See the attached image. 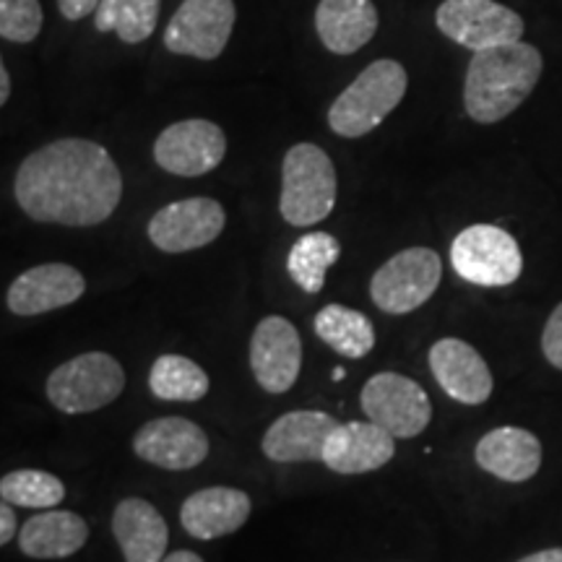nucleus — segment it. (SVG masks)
I'll use <instances>...</instances> for the list:
<instances>
[{"instance_id":"14","label":"nucleus","mask_w":562,"mask_h":562,"mask_svg":"<svg viewBox=\"0 0 562 562\" xmlns=\"http://www.w3.org/2000/svg\"><path fill=\"white\" fill-rule=\"evenodd\" d=\"M83 292H87V279L79 269L68 263H42L11 281L5 305L13 315L34 318V315L74 305L83 297Z\"/></svg>"},{"instance_id":"15","label":"nucleus","mask_w":562,"mask_h":562,"mask_svg":"<svg viewBox=\"0 0 562 562\" xmlns=\"http://www.w3.org/2000/svg\"><path fill=\"white\" fill-rule=\"evenodd\" d=\"M138 459L170 472H186L206 461L209 438L199 425L186 417H159L146 422L133 438Z\"/></svg>"},{"instance_id":"12","label":"nucleus","mask_w":562,"mask_h":562,"mask_svg":"<svg viewBox=\"0 0 562 562\" xmlns=\"http://www.w3.org/2000/svg\"><path fill=\"white\" fill-rule=\"evenodd\" d=\"M224 214L222 203L214 199H182L167 203L149 220V240L157 245L161 252H191L206 248L222 235Z\"/></svg>"},{"instance_id":"32","label":"nucleus","mask_w":562,"mask_h":562,"mask_svg":"<svg viewBox=\"0 0 562 562\" xmlns=\"http://www.w3.org/2000/svg\"><path fill=\"white\" fill-rule=\"evenodd\" d=\"M13 533H16V513H13L11 503L0 505V544H11Z\"/></svg>"},{"instance_id":"24","label":"nucleus","mask_w":562,"mask_h":562,"mask_svg":"<svg viewBox=\"0 0 562 562\" xmlns=\"http://www.w3.org/2000/svg\"><path fill=\"white\" fill-rule=\"evenodd\" d=\"M315 336L347 360H362L375 347V328L360 311L331 302L315 315Z\"/></svg>"},{"instance_id":"22","label":"nucleus","mask_w":562,"mask_h":562,"mask_svg":"<svg viewBox=\"0 0 562 562\" xmlns=\"http://www.w3.org/2000/svg\"><path fill=\"white\" fill-rule=\"evenodd\" d=\"M378 21L372 0H321L315 9V32L323 47L336 55L362 50L375 37Z\"/></svg>"},{"instance_id":"10","label":"nucleus","mask_w":562,"mask_h":562,"mask_svg":"<svg viewBox=\"0 0 562 562\" xmlns=\"http://www.w3.org/2000/svg\"><path fill=\"white\" fill-rule=\"evenodd\" d=\"M235 0H182L165 30V47L175 55L216 60L235 30Z\"/></svg>"},{"instance_id":"20","label":"nucleus","mask_w":562,"mask_h":562,"mask_svg":"<svg viewBox=\"0 0 562 562\" xmlns=\"http://www.w3.org/2000/svg\"><path fill=\"white\" fill-rule=\"evenodd\" d=\"M474 459L497 480L521 484L542 467V442L524 427H495L476 442Z\"/></svg>"},{"instance_id":"6","label":"nucleus","mask_w":562,"mask_h":562,"mask_svg":"<svg viewBox=\"0 0 562 562\" xmlns=\"http://www.w3.org/2000/svg\"><path fill=\"white\" fill-rule=\"evenodd\" d=\"M442 261L430 248H406L372 273L370 300L385 315H406L425 305L440 286Z\"/></svg>"},{"instance_id":"4","label":"nucleus","mask_w":562,"mask_h":562,"mask_svg":"<svg viewBox=\"0 0 562 562\" xmlns=\"http://www.w3.org/2000/svg\"><path fill=\"white\" fill-rule=\"evenodd\" d=\"M339 178L331 157L315 144H294L281 165L279 211L292 227H313L331 216Z\"/></svg>"},{"instance_id":"13","label":"nucleus","mask_w":562,"mask_h":562,"mask_svg":"<svg viewBox=\"0 0 562 562\" xmlns=\"http://www.w3.org/2000/svg\"><path fill=\"white\" fill-rule=\"evenodd\" d=\"M250 368L266 393H286L302 368V339L292 321L269 315L250 339Z\"/></svg>"},{"instance_id":"8","label":"nucleus","mask_w":562,"mask_h":562,"mask_svg":"<svg viewBox=\"0 0 562 562\" xmlns=\"http://www.w3.org/2000/svg\"><path fill=\"white\" fill-rule=\"evenodd\" d=\"M435 24L456 45L480 53L521 42L524 19L497 0H442Z\"/></svg>"},{"instance_id":"25","label":"nucleus","mask_w":562,"mask_h":562,"mask_svg":"<svg viewBox=\"0 0 562 562\" xmlns=\"http://www.w3.org/2000/svg\"><path fill=\"white\" fill-rule=\"evenodd\" d=\"M341 243L328 232H307L292 245L286 256V273L302 292L318 294L326 284V273L339 261Z\"/></svg>"},{"instance_id":"31","label":"nucleus","mask_w":562,"mask_h":562,"mask_svg":"<svg viewBox=\"0 0 562 562\" xmlns=\"http://www.w3.org/2000/svg\"><path fill=\"white\" fill-rule=\"evenodd\" d=\"M102 0H58V11L63 13V19L68 21H81L100 9Z\"/></svg>"},{"instance_id":"7","label":"nucleus","mask_w":562,"mask_h":562,"mask_svg":"<svg viewBox=\"0 0 562 562\" xmlns=\"http://www.w3.org/2000/svg\"><path fill=\"white\" fill-rule=\"evenodd\" d=\"M451 266L461 279L480 286H508L521 277L524 256L516 237L495 224H472L456 235Z\"/></svg>"},{"instance_id":"35","label":"nucleus","mask_w":562,"mask_h":562,"mask_svg":"<svg viewBox=\"0 0 562 562\" xmlns=\"http://www.w3.org/2000/svg\"><path fill=\"white\" fill-rule=\"evenodd\" d=\"M161 562H203V560L195 552H191V550H178V552L167 554V558L161 560Z\"/></svg>"},{"instance_id":"3","label":"nucleus","mask_w":562,"mask_h":562,"mask_svg":"<svg viewBox=\"0 0 562 562\" xmlns=\"http://www.w3.org/2000/svg\"><path fill=\"white\" fill-rule=\"evenodd\" d=\"M409 87V76L398 60H375L336 97L328 125L336 136L360 138L381 125L398 108Z\"/></svg>"},{"instance_id":"34","label":"nucleus","mask_w":562,"mask_h":562,"mask_svg":"<svg viewBox=\"0 0 562 562\" xmlns=\"http://www.w3.org/2000/svg\"><path fill=\"white\" fill-rule=\"evenodd\" d=\"M11 97V76H9V68L0 66V104L9 102Z\"/></svg>"},{"instance_id":"17","label":"nucleus","mask_w":562,"mask_h":562,"mask_svg":"<svg viewBox=\"0 0 562 562\" xmlns=\"http://www.w3.org/2000/svg\"><path fill=\"white\" fill-rule=\"evenodd\" d=\"M396 453V438L375 422H339L323 448V463L336 474H368Z\"/></svg>"},{"instance_id":"30","label":"nucleus","mask_w":562,"mask_h":562,"mask_svg":"<svg viewBox=\"0 0 562 562\" xmlns=\"http://www.w3.org/2000/svg\"><path fill=\"white\" fill-rule=\"evenodd\" d=\"M542 351H544V360L550 362L552 368L562 370V302L554 307L552 315L544 323Z\"/></svg>"},{"instance_id":"27","label":"nucleus","mask_w":562,"mask_h":562,"mask_svg":"<svg viewBox=\"0 0 562 562\" xmlns=\"http://www.w3.org/2000/svg\"><path fill=\"white\" fill-rule=\"evenodd\" d=\"M161 0H102L94 11L97 32H115L125 45H138L157 30Z\"/></svg>"},{"instance_id":"11","label":"nucleus","mask_w":562,"mask_h":562,"mask_svg":"<svg viewBox=\"0 0 562 562\" xmlns=\"http://www.w3.org/2000/svg\"><path fill=\"white\" fill-rule=\"evenodd\" d=\"M227 138L216 123L191 117L167 125L154 144V159L165 172L180 178H201L222 165Z\"/></svg>"},{"instance_id":"29","label":"nucleus","mask_w":562,"mask_h":562,"mask_svg":"<svg viewBox=\"0 0 562 562\" xmlns=\"http://www.w3.org/2000/svg\"><path fill=\"white\" fill-rule=\"evenodd\" d=\"M45 13L40 0H0V37L26 45L40 37Z\"/></svg>"},{"instance_id":"23","label":"nucleus","mask_w":562,"mask_h":562,"mask_svg":"<svg viewBox=\"0 0 562 562\" xmlns=\"http://www.w3.org/2000/svg\"><path fill=\"white\" fill-rule=\"evenodd\" d=\"M89 526L79 513L47 508L21 526L19 547L26 558L60 560L70 558L87 544Z\"/></svg>"},{"instance_id":"18","label":"nucleus","mask_w":562,"mask_h":562,"mask_svg":"<svg viewBox=\"0 0 562 562\" xmlns=\"http://www.w3.org/2000/svg\"><path fill=\"white\" fill-rule=\"evenodd\" d=\"M252 503L248 492L237 487H206L193 492L180 508L182 529L193 539L211 542L240 531L248 524Z\"/></svg>"},{"instance_id":"5","label":"nucleus","mask_w":562,"mask_h":562,"mask_svg":"<svg viewBox=\"0 0 562 562\" xmlns=\"http://www.w3.org/2000/svg\"><path fill=\"white\" fill-rule=\"evenodd\" d=\"M47 398L63 414L104 409L125 391L123 364L104 351H87L63 362L47 378Z\"/></svg>"},{"instance_id":"1","label":"nucleus","mask_w":562,"mask_h":562,"mask_svg":"<svg viewBox=\"0 0 562 562\" xmlns=\"http://www.w3.org/2000/svg\"><path fill=\"white\" fill-rule=\"evenodd\" d=\"M13 193L34 222L97 227L123 199V175L104 146L60 138L21 161Z\"/></svg>"},{"instance_id":"2","label":"nucleus","mask_w":562,"mask_h":562,"mask_svg":"<svg viewBox=\"0 0 562 562\" xmlns=\"http://www.w3.org/2000/svg\"><path fill=\"white\" fill-rule=\"evenodd\" d=\"M542 68V53L526 42H508L474 53L463 83L467 115L482 125L505 121L529 100Z\"/></svg>"},{"instance_id":"19","label":"nucleus","mask_w":562,"mask_h":562,"mask_svg":"<svg viewBox=\"0 0 562 562\" xmlns=\"http://www.w3.org/2000/svg\"><path fill=\"white\" fill-rule=\"evenodd\" d=\"M336 422L326 412H290L281 414L263 435V453L277 463H307L323 461L328 435L336 430Z\"/></svg>"},{"instance_id":"26","label":"nucleus","mask_w":562,"mask_h":562,"mask_svg":"<svg viewBox=\"0 0 562 562\" xmlns=\"http://www.w3.org/2000/svg\"><path fill=\"white\" fill-rule=\"evenodd\" d=\"M149 389L159 402H201L211 389L206 370L182 355H161L149 372Z\"/></svg>"},{"instance_id":"9","label":"nucleus","mask_w":562,"mask_h":562,"mask_svg":"<svg viewBox=\"0 0 562 562\" xmlns=\"http://www.w3.org/2000/svg\"><path fill=\"white\" fill-rule=\"evenodd\" d=\"M360 404L370 422L381 425L396 440H412L427 430L432 404L425 389L398 372H378L360 393Z\"/></svg>"},{"instance_id":"28","label":"nucleus","mask_w":562,"mask_h":562,"mask_svg":"<svg viewBox=\"0 0 562 562\" xmlns=\"http://www.w3.org/2000/svg\"><path fill=\"white\" fill-rule=\"evenodd\" d=\"M0 497L19 508L47 510L63 503L66 484L58 476L40 472V469H16L0 480Z\"/></svg>"},{"instance_id":"16","label":"nucleus","mask_w":562,"mask_h":562,"mask_svg":"<svg viewBox=\"0 0 562 562\" xmlns=\"http://www.w3.org/2000/svg\"><path fill=\"white\" fill-rule=\"evenodd\" d=\"M430 370L435 381L453 402L480 406L492 396L495 381L484 357L463 339H440L430 349Z\"/></svg>"},{"instance_id":"33","label":"nucleus","mask_w":562,"mask_h":562,"mask_svg":"<svg viewBox=\"0 0 562 562\" xmlns=\"http://www.w3.org/2000/svg\"><path fill=\"white\" fill-rule=\"evenodd\" d=\"M518 562H562V547H552V550L526 554V558H521Z\"/></svg>"},{"instance_id":"36","label":"nucleus","mask_w":562,"mask_h":562,"mask_svg":"<svg viewBox=\"0 0 562 562\" xmlns=\"http://www.w3.org/2000/svg\"><path fill=\"white\" fill-rule=\"evenodd\" d=\"M344 375H347V372H344V368H336V370H334V381H341Z\"/></svg>"},{"instance_id":"21","label":"nucleus","mask_w":562,"mask_h":562,"mask_svg":"<svg viewBox=\"0 0 562 562\" xmlns=\"http://www.w3.org/2000/svg\"><path fill=\"white\" fill-rule=\"evenodd\" d=\"M112 533L125 562H161L167 558L170 529L165 516L149 501L125 497L112 513Z\"/></svg>"}]
</instances>
